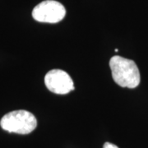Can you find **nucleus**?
I'll use <instances>...</instances> for the list:
<instances>
[{"label":"nucleus","instance_id":"nucleus-2","mask_svg":"<svg viewBox=\"0 0 148 148\" xmlns=\"http://www.w3.org/2000/svg\"><path fill=\"white\" fill-rule=\"evenodd\" d=\"M1 127L9 132L29 134L37 126L36 117L27 110H14L8 113L0 121Z\"/></svg>","mask_w":148,"mask_h":148},{"label":"nucleus","instance_id":"nucleus-1","mask_svg":"<svg viewBox=\"0 0 148 148\" xmlns=\"http://www.w3.org/2000/svg\"><path fill=\"white\" fill-rule=\"evenodd\" d=\"M110 67L113 79L122 87L135 88L140 83L139 69L136 63L131 59L114 56L110 58Z\"/></svg>","mask_w":148,"mask_h":148},{"label":"nucleus","instance_id":"nucleus-3","mask_svg":"<svg viewBox=\"0 0 148 148\" xmlns=\"http://www.w3.org/2000/svg\"><path fill=\"white\" fill-rule=\"evenodd\" d=\"M66 15L64 5L54 0H46L35 7L32 16L37 21L45 23H57Z\"/></svg>","mask_w":148,"mask_h":148},{"label":"nucleus","instance_id":"nucleus-4","mask_svg":"<svg viewBox=\"0 0 148 148\" xmlns=\"http://www.w3.org/2000/svg\"><path fill=\"white\" fill-rule=\"evenodd\" d=\"M45 83L51 92L65 95L74 90V84L71 77L66 72L60 69L49 71L45 77Z\"/></svg>","mask_w":148,"mask_h":148},{"label":"nucleus","instance_id":"nucleus-5","mask_svg":"<svg viewBox=\"0 0 148 148\" xmlns=\"http://www.w3.org/2000/svg\"><path fill=\"white\" fill-rule=\"evenodd\" d=\"M103 148H119L116 145L110 143H106L103 146Z\"/></svg>","mask_w":148,"mask_h":148}]
</instances>
